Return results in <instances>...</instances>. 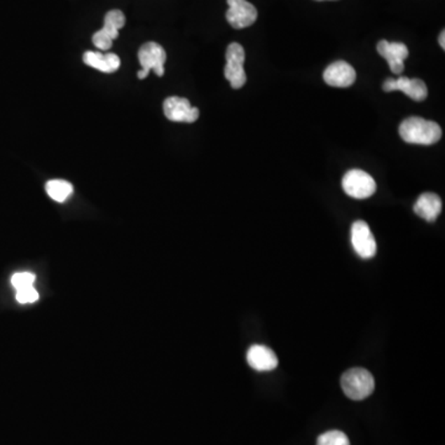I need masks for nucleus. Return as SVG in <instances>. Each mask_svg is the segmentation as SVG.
<instances>
[{
  "mask_svg": "<svg viewBox=\"0 0 445 445\" xmlns=\"http://www.w3.org/2000/svg\"><path fill=\"white\" fill-rule=\"evenodd\" d=\"M399 135L404 142L409 144L433 145L441 139V129L435 121L411 116L401 123Z\"/></svg>",
  "mask_w": 445,
  "mask_h": 445,
  "instance_id": "obj_1",
  "label": "nucleus"
},
{
  "mask_svg": "<svg viewBox=\"0 0 445 445\" xmlns=\"http://www.w3.org/2000/svg\"><path fill=\"white\" fill-rule=\"evenodd\" d=\"M385 92H393L399 90L416 102H423L428 95V88L423 81L418 78H409V77H399V78H388L383 85Z\"/></svg>",
  "mask_w": 445,
  "mask_h": 445,
  "instance_id": "obj_10",
  "label": "nucleus"
},
{
  "mask_svg": "<svg viewBox=\"0 0 445 445\" xmlns=\"http://www.w3.org/2000/svg\"><path fill=\"white\" fill-rule=\"evenodd\" d=\"M247 362L256 371H271L278 365L276 354L265 345H252L247 351Z\"/></svg>",
  "mask_w": 445,
  "mask_h": 445,
  "instance_id": "obj_13",
  "label": "nucleus"
},
{
  "mask_svg": "<svg viewBox=\"0 0 445 445\" xmlns=\"http://www.w3.org/2000/svg\"><path fill=\"white\" fill-rule=\"evenodd\" d=\"M377 53L388 61L392 74H401L404 69V60L409 57V48L402 42L381 40L377 43Z\"/></svg>",
  "mask_w": 445,
  "mask_h": 445,
  "instance_id": "obj_11",
  "label": "nucleus"
},
{
  "mask_svg": "<svg viewBox=\"0 0 445 445\" xmlns=\"http://www.w3.org/2000/svg\"><path fill=\"white\" fill-rule=\"evenodd\" d=\"M341 388L348 397L362 401L371 396L375 390V380L367 369L354 367L341 376Z\"/></svg>",
  "mask_w": 445,
  "mask_h": 445,
  "instance_id": "obj_2",
  "label": "nucleus"
},
{
  "mask_svg": "<svg viewBox=\"0 0 445 445\" xmlns=\"http://www.w3.org/2000/svg\"><path fill=\"white\" fill-rule=\"evenodd\" d=\"M317 1H325V0H317ZM331 1H334V0H331Z\"/></svg>",
  "mask_w": 445,
  "mask_h": 445,
  "instance_id": "obj_22",
  "label": "nucleus"
},
{
  "mask_svg": "<svg viewBox=\"0 0 445 445\" xmlns=\"http://www.w3.org/2000/svg\"><path fill=\"white\" fill-rule=\"evenodd\" d=\"M34 282H35V275L30 273H15L11 278V283L16 289L32 287Z\"/></svg>",
  "mask_w": 445,
  "mask_h": 445,
  "instance_id": "obj_18",
  "label": "nucleus"
},
{
  "mask_svg": "<svg viewBox=\"0 0 445 445\" xmlns=\"http://www.w3.org/2000/svg\"><path fill=\"white\" fill-rule=\"evenodd\" d=\"M150 74V72H149V71H146V69H140V71H139V72H137V78L139 79H145L147 77V74Z\"/></svg>",
  "mask_w": 445,
  "mask_h": 445,
  "instance_id": "obj_20",
  "label": "nucleus"
},
{
  "mask_svg": "<svg viewBox=\"0 0 445 445\" xmlns=\"http://www.w3.org/2000/svg\"><path fill=\"white\" fill-rule=\"evenodd\" d=\"M229 9L226 11V20L234 29L252 27L256 21L257 11L247 0H226Z\"/></svg>",
  "mask_w": 445,
  "mask_h": 445,
  "instance_id": "obj_8",
  "label": "nucleus"
},
{
  "mask_svg": "<svg viewBox=\"0 0 445 445\" xmlns=\"http://www.w3.org/2000/svg\"><path fill=\"white\" fill-rule=\"evenodd\" d=\"M37 299H39V294L34 287L21 288L16 292V301L19 303H32V302H36Z\"/></svg>",
  "mask_w": 445,
  "mask_h": 445,
  "instance_id": "obj_19",
  "label": "nucleus"
},
{
  "mask_svg": "<svg viewBox=\"0 0 445 445\" xmlns=\"http://www.w3.org/2000/svg\"><path fill=\"white\" fill-rule=\"evenodd\" d=\"M125 25V15L121 11H110L104 18V27L95 32L92 40L97 48L100 51H108L113 41L119 35V30Z\"/></svg>",
  "mask_w": 445,
  "mask_h": 445,
  "instance_id": "obj_5",
  "label": "nucleus"
},
{
  "mask_svg": "<svg viewBox=\"0 0 445 445\" xmlns=\"http://www.w3.org/2000/svg\"><path fill=\"white\" fill-rule=\"evenodd\" d=\"M351 244L362 259H371L376 255L377 245L370 226L362 220H356L351 226Z\"/></svg>",
  "mask_w": 445,
  "mask_h": 445,
  "instance_id": "obj_6",
  "label": "nucleus"
},
{
  "mask_svg": "<svg viewBox=\"0 0 445 445\" xmlns=\"http://www.w3.org/2000/svg\"><path fill=\"white\" fill-rule=\"evenodd\" d=\"M46 192L50 198L62 203L74 193V186L64 179H51L46 184Z\"/></svg>",
  "mask_w": 445,
  "mask_h": 445,
  "instance_id": "obj_16",
  "label": "nucleus"
},
{
  "mask_svg": "<svg viewBox=\"0 0 445 445\" xmlns=\"http://www.w3.org/2000/svg\"><path fill=\"white\" fill-rule=\"evenodd\" d=\"M83 62L92 67L98 69L103 74H113L121 67V58L116 53H102L87 51L83 55Z\"/></svg>",
  "mask_w": 445,
  "mask_h": 445,
  "instance_id": "obj_14",
  "label": "nucleus"
},
{
  "mask_svg": "<svg viewBox=\"0 0 445 445\" xmlns=\"http://www.w3.org/2000/svg\"><path fill=\"white\" fill-rule=\"evenodd\" d=\"M139 62L142 64V69L153 71L158 77H163L165 74V62H166V51L161 45L156 42H146L144 43L139 53Z\"/></svg>",
  "mask_w": 445,
  "mask_h": 445,
  "instance_id": "obj_9",
  "label": "nucleus"
},
{
  "mask_svg": "<svg viewBox=\"0 0 445 445\" xmlns=\"http://www.w3.org/2000/svg\"><path fill=\"white\" fill-rule=\"evenodd\" d=\"M163 113L168 121L176 123H194L199 118L198 108L192 107L189 100L181 97H168L163 102Z\"/></svg>",
  "mask_w": 445,
  "mask_h": 445,
  "instance_id": "obj_7",
  "label": "nucleus"
},
{
  "mask_svg": "<svg viewBox=\"0 0 445 445\" xmlns=\"http://www.w3.org/2000/svg\"><path fill=\"white\" fill-rule=\"evenodd\" d=\"M317 445H350V441L341 430H329L320 435Z\"/></svg>",
  "mask_w": 445,
  "mask_h": 445,
  "instance_id": "obj_17",
  "label": "nucleus"
},
{
  "mask_svg": "<svg viewBox=\"0 0 445 445\" xmlns=\"http://www.w3.org/2000/svg\"><path fill=\"white\" fill-rule=\"evenodd\" d=\"M323 78L330 87L346 88L355 83L356 72L354 67L345 61H336L325 69Z\"/></svg>",
  "mask_w": 445,
  "mask_h": 445,
  "instance_id": "obj_12",
  "label": "nucleus"
},
{
  "mask_svg": "<svg viewBox=\"0 0 445 445\" xmlns=\"http://www.w3.org/2000/svg\"><path fill=\"white\" fill-rule=\"evenodd\" d=\"M445 32L444 30H443V32H440V35H439V43H440V46H441V48H443V50H445Z\"/></svg>",
  "mask_w": 445,
  "mask_h": 445,
  "instance_id": "obj_21",
  "label": "nucleus"
},
{
  "mask_svg": "<svg viewBox=\"0 0 445 445\" xmlns=\"http://www.w3.org/2000/svg\"><path fill=\"white\" fill-rule=\"evenodd\" d=\"M343 189L349 197L355 199H367L376 192V182L369 173L362 170H350L341 181Z\"/></svg>",
  "mask_w": 445,
  "mask_h": 445,
  "instance_id": "obj_3",
  "label": "nucleus"
},
{
  "mask_svg": "<svg viewBox=\"0 0 445 445\" xmlns=\"http://www.w3.org/2000/svg\"><path fill=\"white\" fill-rule=\"evenodd\" d=\"M414 213L427 221H435L441 213V200L434 193H423L419 196L413 207Z\"/></svg>",
  "mask_w": 445,
  "mask_h": 445,
  "instance_id": "obj_15",
  "label": "nucleus"
},
{
  "mask_svg": "<svg viewBox=\"0 0 445 445\" xmlns=\"http://www.w3.org/2000/svg\"><path fill=\"white\" fill-rule=\"evenodd\" d=\"M226 64L224 69V76L229 81L231 88H242V85L247 83V74L244 69L245 62V51L240 43L233 42L226 53Z\"/></svg>",
  "mask_w": 445,
  "mask_h": 445,
  "instance_id": "obj_4",
  "label": "nucleus"
}]
</instances>
